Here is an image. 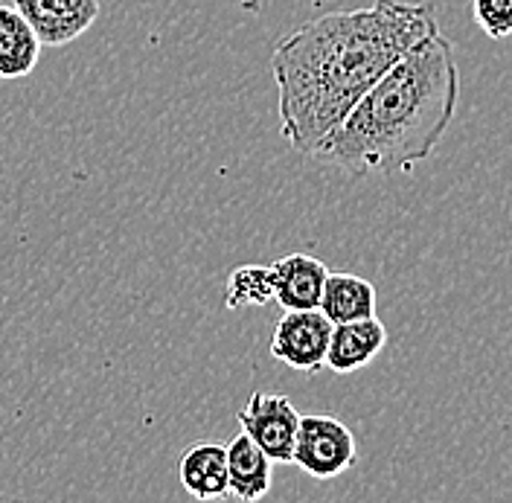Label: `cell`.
Segmentation results:
<instances>
[{"instance_id": "obj_6", "label": "cell", "mask_w": 512, "mask_h": 503, "mask_svg": "<svg viewBox=\"0 0 512 503\" xmlns=\"http://www.w3.org/2000/svg\"><path fill=\"white\" fill-rule=\"evenodd\" d=\"M41 47H64L82 38L99 21V0H15L12 3Z\"/></svg>"}, {"instance_id": "obj_1", "label": "cell", "mask_w": 512, "mask_h": 503, "mask_svg": "<svg viewBox=\"0 0 512 503\" xmlns=\"http://www.w3.org/2000/svg\"><path fill=\"white\" fill-rule=\"evenodd\" d=\"M440 30L434 6L376 0L288 32L271 53L283 140L312 158L323 137L384 73Z\"/></svg>"}, {"instance_id": "obj_12", "label": "cell", "mask_w": 512, "mask_h": 503, "mask_svg": "<svg viewBox=\"0 0 512 503\" xmlns=\"http://www.w3.org/2000/svg\"><path fill=\"white\" fill-rule=\"evenodd\" d=\"M41 56V41L15 6H0V79L30 76Z\"/></svg>"}, {"instance_id": "obj_4", "label": "cell", "mask_w": 512, "mask_h": 503, "mask_svg": "<svg viewBox=\"0 0 512 503\" xmlns=\"http://www.w3.org/2000/svg\"><path fill=\"white\" fill-rule=\"evenodd\" d=\"M332 320L320 309L283 312L271 335V355L300 373H318L326 367V352L332 338Z\"/></svg>"}, {"instance_id": "obj_9", "label": "cell", "mask_w": 512, "mask_h": 503, "mask_svg": "<svg viewBox=\"0 0 512 503\" xmlns=\"http://www.w3.org/2000/svg\"><path fill=\"white\" fill-rule=\"evenodd\" d=\"M274 477V460L245 431L227 445V483L230 495L251 503L268 495Z\"/></svg>"}, {"instance_id": "obj_13", "label": "cell", "mask_w": 512, "mask_h": 503, "mask_svg": "<svg viewBox=\"0 0 512 503\" xmlns=\"http://www.w3.org/2000/svg\"><path fill=\"white\" fill-rule=\"evenodd\" d=\"M274 300L271 265H239L230 271L224 285V306L236 309H256Z\"/></svg>"}, {"instance_id": "obj_11", "label": "cell", "mask_w": 512, "mask_h": 503, "mask_svg": "<svg viewBox=\"0 0 512 503\" xmlns=\"http://www.w3.org/2000/svg\"><path fill=\"white\" fill-rule=\"evenodd\" d=\"M318 309L332 323H350V320H361V317H373L376 315V288L364 277L344 274V271H329Z\"/></svg>"}, {"instance_id": "obj_14", "label": "cell", "mask_w": 512, "mask_h": 503, "mask_svg": "<svg viewBox=\"0 0 512 503\" xmlns=\"http://www.w3.org/2000/svg\"><path fill=\"white\" fill-rule=\"evenodd\" d=\"M475 21L489 38L501 41L512 35V0H472Z\"/></svg>"}, {"instance_id": "obj_5", "label": "cell", "mask_w": 512, "mask_h": 503, "mask_svg": "<svg viewBox=\"0 0 512 503\" xmlns=\"http://www.w3.org/2000/svg\"><path fill=\"white\" fill-rule=\"evenodd\" d=\"M239 428L274 460V463H291L300 413L291 405L288 396L280 393H251L248 405L239 410Z\"/></svg>"}, {"instance_id": "obj_8", "label": "cell", "mask_w": 512, "mask_h": 503, "mask_svg": "<svg viewBox=\"0 0 512 503\" xmlns=\"http://www.w3.org/2000/svg\"><path fill=\"white\" fill-rule=\"evenodd\" d=\"M387 344V329L379 317H361L350 323H335L329 352H326V367L332 373H355L367 367Z\"/></svg>"}, {"instance_id": "obj_7", "label": "cell", "mask_w": 512, "mask_h": 503, "mask_svg": "<svg viewBox=\"0 0 512 503\" xmlns=\"http://www.w3.org/2000/svg\"><path fill=\"white\" fill-rule=\"evenodd\" d=\"M326 274L329 268L309 253H288L283 259H277L271 265L274 303H280L283 312L318 309Z\"/></svg>"}, {"instance_id": "obj_2", "label": "cell", "mask_w": 512, "mask_h": 503, "mask_svg": "<svg viewBox=\"0 0 512 503\" xmlns=\"http://www.w3.org/2000/svg\"><path fill=\"white\" fill-rule=\"evenodd\" d=\"M460 67L443 32L428 35L393 64L332 128L312 158L355 178L411 172L446 137L457 114Z\"/></svg>"}, {"instance_id": "obj_3", "label": "cell", "mask_w": 512, "mask_h": 503, "mask_svg": "<svg viewBox=\"0 0 512 503\" xmlns=\"http://www.w3.org/2000/svg\"><path fill=\"white\" fill-rule=\"evenodd\" d=\"M352 431L335 416H300L291 463L315 480H332L355 466Z\"/></svg>"}, {"instance_id": "obj_10", "label": "cell", "mask_w": 512, "mask_h": 503, "mask_svg": "<svg viewBox=\"0 0 512 503\" xmlns=\"http://www.w3.org/2000/svg\"><path fill=\"white\" fill-rule=\"evenodd\" d=\"M181 486L195 501H219L230 495L227 483V448L216 442H201L184 451L178 466Z\"/></svg>"}]
</instances>
